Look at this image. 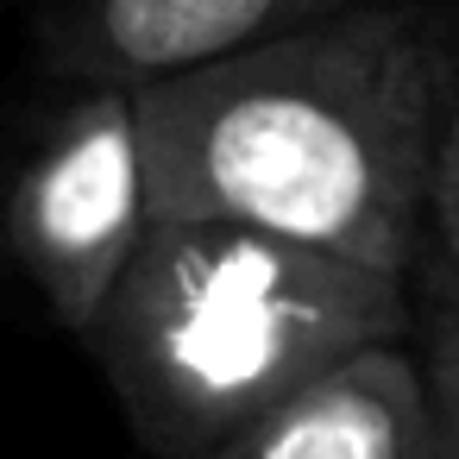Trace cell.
Segmentation results:
<instances>
[{
    "mask_svg": "<svg viewBox=\"0 0 459 459\" xmlns=\"http://www.w3.org/2000/svg\"><path fill=\"white\" fill-rule=\"evenodd\" d=\"M384 0H45L39 64L76 89H152L296 26Z\"/></svg>",
    "mask_w": 459,
    "mask_h": 459,
    "instance_id": "277c9868",
    "label": "cell"
},
{
    "mask_svg": "<svg viewBox=\"0 0 459 459\" xmlns=\"http://www.w3.org/2000/svg\"><path fill=\"white\" fill-rule=\"evenodd\" d=\"M158 221H239L409 277L440 189L434 57L352 7L139 89Z\"/></svg>",
    "mask_w": 459,
    "mask_h": 459,
    "instance_id": "6da1fadb",
    "label": "cell"
},
{
    "mask_svg": "<svg viewBox=\"0 0 459 459\" xmlns=\"http://www.w3.org/2000/svg\"><path fill=\"white\" fill-rule=\"evenodd\" d=\"M158 227L139 89H76L7 189V246L51 321L82 333Z\"/></svg>",
    "mask_w": 459,
    "mask_h": 459,
    "instance_id": "3957f363",
    "label": "cell"
},
{
    "mask_svg": "<svg viewBox=\"0 0 459 459\" xmlns=\"http://www.w3.org/2000/svg\"><path fill=\"white\" fill-rule=\"evenodd\" d=\"M434 233H440L446 258L459 264V189H453V183H440V189H434Z\"/></svg>",
    "mask_w": 459,
    "mask_h": 459,
    "instance_id": "52a82bcc",
    "label": "cell"
},
{
    "mask_svg": "<svg viewBox=\"0 0 459 459\" xmlns=\"http://www.w3.org/2000/svg\"><path fill=\"white\" fill-rule=\"evenodd\" d=\"M428 390H434V459H459V302L440 308L434 340H428Z\"/></svg>",
    "mask_w": 459,
    "mask_h": 459,
    "instance_id": "8992f818",
    "label": "cell"
},
{
    "mask_svg": "<svg viewBox=\"0 0 459 459\" xmlns=\"http://www.w3.org/2000/svg\"><path fill=\"white\" fill-rule=\"evenodd\" d=\"M403 333L396 271L239 221H158L76 340L152 459H214L296 390Z\"/></svg>",
    "mask_w": 459,
    "mask_h": 459,
    "instance_id": "7a4b0ae2",
    "label": "cell"
},
{
    "mask_svg": "<svg viewBox=\"0 0 459 459\" xmlns=\"http://www.w3.org/2000/svg\"><path fill=\"white\" fill-rule=\"evenodd\" d=\"M434 390L428 359L403 340L365 346L283 409L252 421L214 459H434Z\"/></svg>",
    "mask_w": 459,
    "mask_h": 459,
    "instance_id": "5b68a950",
    "label": "cell"
},
{
    "mask_svg": "<svg viewBox=\"0 0 459 459\" xmlns=\"http://www.w3.org/2000/svg\"><path fill=\"white\" fill-rule=\"evenodd\" d=\"M440 183L459 189V101L446 108V126H440Z\"/></svg>",
    "mask_w": 459,
    "mask_h": 459,
    "instance_id": "ba28073f",
    "label": "cell"
}]
</instances>
